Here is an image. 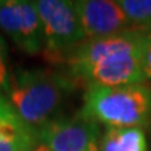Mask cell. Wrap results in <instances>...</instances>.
Returning <instances> with one entry per match:
<instances>
[{
  "instance_id": "1",
  "label": "cell",
  "mask_w": 151,
  "mask_h": 151,
  "mask_svg": "<svg viewBox=\"0 0 151 151\" xmlns=\"http://www.w3.org/2000/svg\"><path fill=\"white\" fill-rule=\"evenodd\" d=\"M148 32L130 28L105 38L87 39L67 59L71 80L90 87L143 84Z\"/></svg>"
},
{
  "instance_id": "2",
  "label": "cell",
  "mask_w": 151,
  "mask_h": 151,
  "mask_svg": "<svg viewBox=\"0 0 151 151\" xmlns=\"http://www.w3.org/2000/svg\"><path fill=\"white\" fill-rule=\"evenodd\" d=\"M74 81L49 69H17L10 74L4 94L17 115L37 130L52 119Z\"/></svg>"
},
{
  "instance_id": "3",
  "label": "cell",
  "mask_w": 151,
  "mask_h": 151,
  "mask_svg": "<svg viewBox=\"0 0 151 151\" xmlns=\"http://www.w3.org/2000/svg\"><path fill=\"white\" fill-rule=\"evenodd\" d=\"M78 115L108 129H143L151 123V90L144 84L90 87Z\"/></svg>"
},
{
  "instance_id": "4",
  "label": "cell",
  "mask_w": 151,
  "mask_h": 151,
  "mask_svg": "<svg viewBox=\"0 0 151 151\" xmlns=\"http://www.w3.org/2000/svg\"><path fill=\"white\" fill-rule=\"evenodd\" d=\"M43 31L42 55L53 65L66 63L70 55L86 41L74 1L39 0L35 1Z\"/></svg>"
},
{
  "instance_id": "5",
  "label": "cell",
  "mask_w": 151,
  "mask_h": 151,
  "mask_svg": "<svg viewBox=\"0 0 151 151\" xmlns=\"http://www.w3.org/2000/svg\"><path fill=\"white\" fill-rule=\"evenodd\" d=\"M99 126L81 115L52 118L37 129V146L48 151H99Z\"/></svg>"
},
{
  "instance_id": "6",
  "label": "cell",
  "mask_w": 151,
  "mask_h": 151,
  "mask_svg": "<svg viewBox=\"0 0 151 151\" xmlns=\"http://www.w3.org/2000/svg\"><path fill=\"white\" fill-rule=\"evenodd\" d=\"M0 29L27 55L42 53L43 31L35 1L0 0Z\"/></svg>"
},
{
  "instance_id": "7",
  "label": "cell",
  "mask_w": 151,
  "mask_h": 151,
  "mask_svg": "<svg viewBox=\"0 0 151 151\" xmlns=\"http://www.w3.org/2000/svg\"><path fill=\"white\" fill-rule=\"evenodd\" d=\"M74 3L86 39L116 35L132 27L119 1L78 0Z\"/></svg>"
},
{
  "instance_id": "8",
  "label": "cell",
  "mask_w": 151,
  "mask_h": 151,
  "mask_svg": "<svg viewBox=\"0 0 151 151\" xmlns=\"http://www.w3.org/2000/svg\"><path fill=\"white\" fill-rule=\"evenodd\" d=\"M37 130L22 120L0 90V151H34Z\"/></svg>"
},
{
  "instance_id": "9",
  "label": "cell",
  "mask_w": 151,
  "mask_h": 151,
  "mask_svg": "<svg viewBox=\"0 0 151 151\" xmlns=\"http://www.w3.org/2000/svg\"><path fill=\"white\" fill-rule=\"evenodd\" d=\"M99 151H147L143 129H108L99 140Z\"/></svg>"
},
{
  "instance_id": "10",
  "label": "cell",
  "mask_w": 151,
  "mask_h": 151,
  "mask_svg": "<svg viewBox=\"0 0 151 151\" xmlns=\"http://www.w3.org/2000/svg\"><path fill=\"white\" fill-rule=\"evenodd\" d=\"M119 6L132 27L143 31L151 27V0H122Z\"/></svg>"
},
{
  "instance_id": "11",
  "label": "cell",
  "mask_w": 151,
  "mask_h": 151,
  "mask_svg": "<svg viewBox=\"0 0 151 151\" xmlns=\"http://www.w3.org/2000/svg\"><path fill=\"white\" fill-rule=\"evenodd\" d=\"M9 78H10V71H9V60H7V45L6 41L0 37V90L9 84Z\"/></svg>"
},
{
  "instance_id": "12",
  "label": "cell",
  "mask_w": 151,
  "mask_h": 151,
  "mask_svg": "<svg viewBox=\"0 0 151 151\" xmlns=\"http://www.w3.org/2000/svg\"><path fill=\"white\" fill-rule=\"evenodd\" d=\"M144 77L146 80L151 78V32H148L146 50H144Z\"/></svg>"
},
{
  "instance_id": "13",
  "label": "cell",
  "mask_w": 151,
  "mask_h": 151,
  "mask_svg": "<svg viewBox=\"0 0 151 151\" xmlns=\"http://www.w3.org/2000/svg\"><path fill=\"white\" fill-rule=\"evenodd\" d=\"M34 151H48V150H45V148H42V147L37 146V147H35V150H34Z\"/></svg>"
}]
</instances>
